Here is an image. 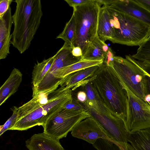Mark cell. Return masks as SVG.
<instances>
[{"label":"cell","instance_id":"cell-18","mask_svg":"<svg viewBox=\"0 0 150 150\" xmlns=\"http://www.w3.org/2000/svg\"><path fill=\"white\" fill-rule=\"evenodd\" d=\"M112 32L110 23L109 13L107 5L100 7L97 33L99 38L105 42L111 38Z\"/></svg>","mask_w":150,"mask_h":150},{"label":"cell","instance_id":"cell-25","mask_svg":"<svg viewBox=\"0 0 150 150\" xmlns=\"http://www.w3.org/2000/svg\"><path fill=\"white\" fill-rule=\"evenodd\" d=\"M62 108L76 111H83L85 110L80 103L72 97L71 99L64 104Z\"/></svg>","mask_w":150,"mask_h":150},{"label":"cell","instance_id":"cell-34","mask_svg":"<svg viewBox=\"0 0 150 150\" xmlns=\"http://www.w3.org/2000/svg\"><path fill=\"white\" fill-rule=\"evenodd\" d=\"M148 94L150 95V76L146 74Z\"/></svg>","mask_w":150,"mask_h":150},{"label":"cell","instance_id":"cell-11","mask_svg":"<svg viewBox=\"0 0 150 150\" xmlns=\"http://www.w3.org/2000/svg\"><path fill=\"white\" fill-rule=\"evenodd\" d=\"M71 131L72 136L92 144L99 138L107 139L116 143L102 127L91 116L77 123Z\"/></svg>","mask_w":150,"mask_h":150},{"label":"cell","instance_id":"cell-29","mask_svg":"<svg viewBox=\"0 0 150 150\" xmlns=\"http://www.w3.org/2000/svg\"><path fill=\"white\" fill-rule=\"evenodd\" d=\"M93 0H64L69 5L73 8L91 2Z\"/></svg>","mask_w":150,"mask_h":150},{"label":"cell","instance_id":"cell-36","mask_svg":"<svg viewBox=\"0 0 150 150\" xmlns=\"http://www.w3.org/2000/svg\"><path fill=\"white\" fill-rule=\"evenodd\" d=\"M147 103H148L149 105V107L150 108V103H149V102H147Z\"/></svg>","mask_w":150,"mask_h":150},{"label":"cell","instance_id":"cell-10","mask_svg":"<svg viewBox=\"0 0 150 150\" xmlns=\"http://www.w3.org/2000/svg\"><path fill=\"white\" fill-rule=\"evenodd\" d=\"M54 57L52 64L42 80L36 87L32 89L33 97L41 94L49 95L53 91V80L57 71L78 62L81 58L73 56L71 47L65 43L54 55Z\"/></svg>","mask_w":150,"mask_h":150},{"label":"cell","instance_id":"cell-23","mask_svg":"<svg viewBox=\"0 0 150 150\" xmlns=\"http://www.w3.org/2000/svg\"><path fill=\"white\" fill-rule=\"evenodd\" d=\"M92 145L97 150H122L117 143L104 139H98Z\"/></svg>","mask_w":150,"mask_h":150},{"label":"cell","instance_id":"cell-24","mask_svg":"<svg viewBox=\"0 0 150 150\" xmlns=\"http://www.w3.org/2000/svg\"><path fill=\"white\" fill-rule=\"evenodd\" d=\"M18 108L14 106L12 109L13 114L11 116L3 125L0 126V135L8 130H10L15 125L17 121Z\"/></svg>","mask_w":150,"mask_h":150},{"label":"cell","instance_id":"cell-13","mask_svg":"<svg viewBox=\"0 0 150 150\" xmlns=\"http://www.w3.org/2000/svg\"><path fill=\"white\" fill-rule=\"evenodd\" d=\"M13 21L10 7L3 17L0 18V59H5L10 53L12 38L10 34Z\"/></svg>","mask_w":150,"mask_h":150},{"label":"cell","instance_id":"cell-14","mask_svg":"<svg viewBox=\"0 0 150 150\" xmlns=\"http://www.w3.org/2000/svg\"><path fill=\"white\" fill-rule=\"evenodd\" d=\"M25 143L28 150H66L59 140L49 137L43 132L34 134Z\"/></svg>","mask_w":150,"mask_h":150},{"label":"cell","instance_id":"cell-6","mask_svg":"<svg viewBox=\"0 0 150 150\" xmlns=\"http://www.w3.org/2000/svg\"><path fill=\"white\" fill-rule=\"evenodd\" d=\"M107 66L110 67L122 84L146 102V96L148 94L146 75L142 69L130 60L120 56H115Z\"/></svg>","mask_w":150,"mask_h":150},{"label":"cell","instance_id":"cell-37","mask_svg":"<svg viewBox=\"0 0 150 150\" xmlns=\"http://www.w3.org/2000/svg\"><path fill=\"white\" fill-rule=\"evenodd\" d=\"M147 75H148V74H147ZM149 75V76H149V75Z\"/></svg>","mask_w":150,"mask_h":150},{"label":"cell","instance_id":"cell-9","mask_svg":"<svg viewBox=\"0 0 150 150\" xmlns=\"http://www.w3.org/2000/svg\"><path fill=\"white\" fill-rule=\"evenodd\" d=\"M128 99V113L125 122L129 133L150 128V108L147 102L140 99L125 85Z\"/></svg>","mask_w":150,"mask_h":150},{"label":"cell","instance_id":"cell-17","mask_svg":"<svg viewBox=\"0 0 150 150\" xmlns=\"http://www.w3.org/2000/svg\"><path fill=\"white\" fill-rule=\"evenodd\" d=\"M99 66L89 67L68 75L62 81L60 85L61 87H65L67 89L72 88L81 82L91 77Z\"/></svg>","mask_w":150,"mask_h":150},{"label":"cell","instance_id":"cell-32","mask_svg":"<svg viewBox=\"0 0 150 150\" xmlns=\"http://www.w3.org/2000/svg\"><path fill=\"white\" fill-rule=\"evenodd\" d=\"M135 1L150 12V0H134Z\"/></svg>","mask_w":150,"mask_h":150},{"label":"cell","instance_id":"cell-7","mask_svg":"<svg viewBox=\"0 0 150 150\" xmlns=\"http://www.w3.org/2000/svg\"><path fill=\"white\" fill-rule=\"evenodd\" d=\"M90 117L85 110L76 111L62 108L48 118L43 127V132L49 137L59 140L66 137L77 123Z\"/></svg>","mask_w":150,"mask_h":150},{"label":"cell","instance_id":"cell-33","mask_svg":"<svg viewBox=\"0 0 150 150\" xmlns=\"http://www.w3.org/2000/svg\"><path fill=\"white\" fill-rule=\"evenodd\" d=\"M71 53L73 56L76 57H82L83 56L82 51L79 47H74L71 48Z\"/></svg>","mask_w":150,"mask_h":150},{"label":"cell","instance_id":"cell-19","mask_svg":"<svg viewBox=\"0 0 150 150\" xmlns=\"http://www.w3.org/2000/svg\"><path fill=\"white\" fill-rule=\"evenodd\" d=\"M128 141L134 150H150V128L129 133Z\"/></svg>","mask_w":150,"mask_h":150},{"label":"cell","instance_id":"cell-1","mask_svg":"<svg viewBox=\"0 0 150 150\" xmlns=\"http://www.w3.org/2000/svg\"><path fill=\"white\" fill-rule=\"evenodd\" d=\"M90 79L104 106L125 123L128 113L127 93L110 67L103 63Z\"/></svg>","mask_w":150,"mask_h":150},{"label":"cell","instance_id":"cell-12","mask_svg":"<svg viewBox=\"0 0 150 150\" xmlns=\"http://www.w3.org/2000/svg\"><path fill=\"white\" fill-rule=\"evenodd\" d=\"M108 6L150 25V12L134 0H110Z\"/></svg>","mask_w":150,"mask_h":150},{"label":"cell","instance_id":"cell-2","mask_svg":"<svg viewBox=\"0 0 150 150\" xmlns=\"http://www.w3.org/2000/svg\"><path fill=\"white\" fill-rule=\"evenodd\" d=\"M11 44L22 54L29 47L43 15L40 0H16Z\"/></svg>","mask_w":150,"mask_h":150},{"label":"cell","instance_id":"cell-26","mask_svg":"<svg viewBox=\"0 0 150 150\" xmlns=\"http://www.w3.org/2000/svg\"><path fill=\"white\" fill-rule=\"evenodd\" d=\"M125 58L137 65L145 74L150 76V63L135 59L130 55H126Z\"/></svg>","mask_w":150,"mask_h":150},{"label":"cell","instance_id":"cell-22","mask_svg":"<svg viewBox=\"0 0 150 150\" xmlns=\"http://www.w3.org/2000/svg\"><path fill=\"white\" fill-rule=\"evenodd\" d=\"M76 31L75 14L73 11L70 20L66 23L62 32L57 37L64 41V43L73 47L72 43L74 40Z\"/></svg>","mask_w":150,"mask_h":150},{"label":"cell","instance_id":"cell-4","mask_svg":"<svg viewBox=\"0 0 150 150\" xmlns=\"http://www.w3.org/2000/svg\"><path fill=\"white\" fill-rule=\"evenodd\" d=\"M100 7L96 0H93L90 3L73 8L76 31L72 45L73 47H78L81 48L83 56L97 35Z\"/></svg>","mask_w":150,"mask_h":150},{"label":"cell","instance_id":"cell-8","mask_svg":"<svg viewBox=\"0 0 150 150\" xmlns=\"http://www.w3.org/2000/svg\"><path fill=\"white\" fill-rule=\"evenodd\" d=\"M81 104L122 150H127L129 133L122 119L113 115L105 107L95 108Z\"/></svg>","mask_w":150,"mask_h":150},{"label":"cell","instance_id":"cell-31","mask_svg":"<svg viewBox=\"0 0 150 150\" xmlns=\"http://www.w3.org/2000/svg\"><path fill=\"white\" fill-rule=\"evenodd\" d=\"M114 54L110 48H109L103 61V63L108 66L110 62H112L115 57Z\"/></svg>","mask_w":150,"mask_h":150},{"label":"cell","instance_id":"cell-5","mask_svg":"<svg viewBox=\"0 0 150 150\" xmlns=\"http://www.w3.org/2000/svg\"><path fill=\"white\" fill-rule=\"evenodd\" d=\"M71 89L60 87L48 95L47 102L18 120L10 130H26L36 125L44 126L48 118L72 98Z\"/></svg>","mask_w":150,"mask_h":150},{"label":"cell","instance_id":"cell-15","mask_svg":"<svg viewBox=\"0 0 150 150\" xmlns=\"http://www.w3.org/2000/svg\"><path fill=\"white\" fill-rule=\"evenodd\" d=\"M22 74L14 68L9 77L0 88V105L4 103L18 90L22 80Z\"/></svg>","mask_w":150,"mask_h":150},{"label":"cell","instance_id":"cell-21","mask_svg":"<svg viewBox=\"0 0 150 150\" xmlns=\"http://www.w3.org/2000/svg\"><path fill=\"white\" fill-rule=\"evenodd\" d=\"M76 87L79 88L86 94L87 100L83 104L96 106L103 105L95 89L90 78L81 82L73 88Z\"/></svg>","mask_w":150,"mask_h":150},{"label":"cell","instance_id":"cell-20","mask_svg":"<svg viewBox=\"0 0 150 150\" xmlns=\"http://www.w3.org/2000/svg\"><path fill=\"white\" fill-rule=\"evenodd\" d=\"M54 60V56L35 64L32 74V89L36 87L42 80L51 67Z\"/></svg>","mask_w":150,"mask_h":150},{"label":"cell","instance_id":"cell-35","mask_svg":"<svg viewBox=\"0 0 150 150\" xmlns=\"http://www.w3.org/2000/svg\"><path fill=\"white\" fill-rule=\"evenodd\" d=\"M127 150H134L129 143H128L127 145Z\"/></svg>","mask_w":150,"mask_h":150},{"label":"cell","instance_id":"cell-30","mask_svg":"<svg viewBox=\"0 0 150 150\" xmlns=\"http://www.w3.org/2000/svg\"><path fill=\"white\" fill-rule=\"evenodd\" d=\"M132 56L135 59L150 63V55L140 54L136 53Z\"/></svg>","mask_w":150,"mask_h":150},{"label":"cell","instance_id":"cell-3","mask_svg":"<svg viewBox=\"0 0 150 150\" xmlns=\"http://www.w3.org/2000/svg\"><path fill=\"white\" fill-rule=\"evenodd\" d=\"M109 13L113 43L139 45L150 35V25L107 5Z\"/></svg>","mask_w":150,"mask_h":150},{"label":"cell","instance_id":"cell-27","mask_svg":"<svg viewBox=\"0 0 150 150\" xmlns=\"http://www.w3.org/2000/svg\"><path fill=\"white\" fill-rule=\"evenodd\" d=\"M137 51V54L150 55V35L139 45Z\"/></svg>","mask_w":150,"mask_h":150},{"label":"cell","instance_id":"cell-16","mask_svg":"<svg viewBox=\"0 0 150 150\" xmlns=\"http://www.w3.org/2000/svg\"><path fill=\"white\" fill-rule=\"evenodd\" d=\"M109 48L97 35L86 53L81 57V59L103 61Z\"/></svg>","mask_w":150,"mask_h":150},{"label":"cell","instance_id":"cell-28","mask_svg":"<svg viewBox=\"0 0 150 150\" xmlns=\"http://www.w3.org/2000/svg\"><path fill=\"white\" fill-rule=\"evenodd\" d=\"M12 1L11 0H0V18L3 17L8 11Z\"/></svg>","mask_w":150,"mask_h":150}]
</instances>
